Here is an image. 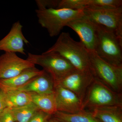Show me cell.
Here are the masks:
<instances>
[{
    "label": "cell",
    "instance_id": "1",
    "mask_svg": "<svg viewBox=\"0 0 122 122\" xmlns=\"http://www.w3.org/2000/svg\"><path fill=\"white\" fill-rule=\"evenodd\" d=\"M43 53L61 55L69 61L76 70L90 71L88 51L81 41L74 40L69 33H61L54 45Z\"/></svg>",
    "mask_w": 122,
    "mask_h": 122
},
{
    "label": "cell",
    "instance_id": "2",
    "mask_svg": "<svg viewBox=\"0 0 122 122\" xmlns=\"http://www.w3.org/2000/svg\"><path fill=\"white\" fill-rule=\"evenodd\" d=\"M35 12L38 23L51 37L59 35L70 21L84 15L83 10L66 9H37Z\"/></svg>",
    "mask_w": 122,
    "mask_h": 122
},
{
    "label": "cell",
    "instance_id": "3",
    "mask_svg": "<svg viewBox=\"0 0 122 122\" xmlns=\"http://www.w3.org/2000/svg\"><path fill=\"white\" fill-rule=\"evenodd\" d=\"M90 71L95 80L115 92L122 93V66L111 65L95 51H88Z\"/></svg>",
    "mask_w": 122,
    "mask_h": 122
},
{
    "label": "cell",
    "instance_id": "4",
    "mask_svg": "<svg viewBox=\"0 0 122 122\" xmlns=\"http://www.w3.org/2000/svg\"><path fill=\"white\" fill-rule=\"evenodd\" d=\"M95 24L97 41L95 51L100 58L108 63L122 66V41L111 30Z\"/></svg>",
    "mask_w": 122,
    "mask_h": 122
},
{
    "label": "cell",
    "instance_id": "5",
    "mask_svg": "<svg viewBox=\"0 0 122 122\" xmlns=\"http://www.w3.org/2000/svg\"><path fill=\"white\" fill-rule=\"evenodd\" d=\"M122 106V93L115 92L94 79L82 102L83 110L91 111L105 107Z\"/></svg>",
    "mask_w": 122,
    "mask_h": 122
},
{
    "label": "cell",
    "instance_id": "6",
    "mask_svg": "<svg viewBox=\"0 0 122 122\" xmlns=\"http://www.w3.org/2000/svg\"><path fill=\"white\" fill-rule=\"evenodd\" d=\"M26 59L35 65L41 66L52 77L55 85L76 70L69 61L56 54L37 55L29 53Z\"/></svg>",
    "mask_w": 122,
    "mask_h": 122
},
{
    "label": "cell",
    "instance_id": "7",
    "mask_svg": "<svg viewBox=\"0 0 122 122\" xmlns=\"http://www.w3.org/2000/svg\"><path fill=\"white\" fill-rule=\"evenodd\" d=\"M83 12L90 20L111 30L122 41V7L111 9L85 8Z\"/></svg>",
    "mask_w": 122,
    "mask_h": 122
},
{
    "label": "cell",
    "instance_id": "8",
    "mask_svg": "<svg viewBox=\"0 0 122 122\" xmlns=\"http://www.w3.org/2000/svg\"><path fill=\"white\" fill-rule=\"evenodd\" d=\"M66 26L75 31L88 51H95L97 41L96 25L85 15L70 21Z\"/></svg>",
    "mask_w": 122,
    "mask_h": 122
},
{
    "label": "cell",
    "instance_id": "9",
    "mask_svg": "<svg viewBox=\"0 0 122 122\" xmlns=\"http://www.w3.org/2000/svg\"><path fill=\"white\" fill-rule=\"evenodd\" d=\"M94 79L90 71H81L76 70L57 83L55 86H60L73 92L79 98L82 103L86 91Z\"/></svg>",
    "mask_w": 122,
    "mask_h": 122
},
{
    "label": "cell",
    "instance_id": "10",
    "mask_svg": "<svg viewBox=\"0 0 122 122\" xmlns=\"http://www.w3.org/2000/svg\"><path fill=\"white\" fill-rule=\"evenodd\" d=\"M35 65L14 53L5 52L0 56V79L12 78L27 68Z\"/></svg>",
    "mask_w": 122,
    "mask_h": 122
},
{
    "label": "cell",
    "instance_id": "11",
    "mask_svg": "<svg viewBox=\"0 0 122 122\" xmlns=\"http://www.w3.org/2000/svg\"><path fill=\"white\" fill-rule=\"evenodd\" d=\"M22 28L19 21L13 24L8 33L0 40V51L26 54L24 45L28 44L29 42L23 34Z\"/></svg>",
    "mask_w": 122,
    "mask_h": 122
},
{
    "label": "cell",
    "instance_id": "12",
    "mask_svg": "<svg viewBox=\"0 0 122 122\" xmlns=\"http://www.w3.org/2000/svg\"><path fill=\"white\" fill-rule=\"evenodd\" d=\"M54 94L57 111L66 113L74 114L83 111L81 101L71 91L56 85Z\"/></svg>",
    "mask_w": 122,
    "mask_h": 122
},
{
    "label": "cell",
    "instance_id": "13",
    "mask_svg": "<svg viewBox=\"0 0 122 122\" xmlns=\"http://www.w3.org/2000/svg\"><path fill=\"white\" fill-rule=\"evenodd\" d=\"M43 70L41 74L35 76L16 90L38 94L54 93L55 87L54 80L49 73Z\"/></svg>",
    "mask_w": 122,
    "mask_h": 122
},
{
    "label": "cell",
    "instance_id": "14",
    "mask_svg": "<svg viewBox=\"0 0 122 122\" xmlns=\"http://www.w3.org/2000/svg\"><path fill=\"white\" fill-rule=\"evenodd\" d=\"M43 71V70H39L35 66L27 68L12 78L0 79V88L5 91L17 89Z\"/></svg>",
    "mask_w": 122,
    "mask_h": 122
},
{
    "label": "cell",
    "instance_id": "15",
    "mask_svg": "<svg viewBox=\"0 0 122 122\" xmlns=\"http://www.w3.org/2000/svg\"><path fill=\"white\" fill-rule=\"evenodd\" d=\"M30 93L32 102L39 110L53 115L57 111L54 93L49 94H38Z\"/></svg>",
    "mask_w": 122,
    "mask_h": 122
},
{
    "label": "cell",
    "instance_id": "16",
    "mask_svg": "<svg viewBox=\"0 0 122 122\" xmlns=\"http://www.w3.org/2000/svg\"><path fill=\"white\" fill-rule=\"evenodd\" d=\"M90 112L100 122H122V106L101 107Z\"/></svg>",
    "mask_w": 122,
    "mask_h": 122
},
{
    "label": "cell",
    "instance_id": "17",
    "mask_svg": "<svg viewBox=\"0 0 122 122\" xmlns=\"http://www.w3.org/2000/svg\"><path fill=\"white\" fill-rule=\"evenodd\" d=\"M3 91L8 108L23 106L32 102L30 92L17 90Z\"/></svg>",
    "mask_w": 122,
    "mask_h": 122
},
{
    "label": "cell",
    "instance_id": "18",
    "mask_svg": "<svg viewBox=\"0 0 122 122\" xmlns=\"http://www.w3.org/2000/svg\"><path fill=\"white\" fill-rule=\"evenodd\" d=\"M53 116L62 122H100L91 112L85 110L74 114L57 111Z\"/></svg>",
    "mask_w": 122,
    "mask_h": 122
},
{
    "label": "cell",
    "instance_id": "19",
    "mask_svg": "<svg viewBox=\"0 0 122 122\" xmlns=\"http://www.w3.org/2000/svg\"><path fill=\"white\" fill-rule=\"evenodd\" d=\"M9 108L15 122H29L39 110L33 102L23 106Z\"/></svg>",
    "mask_w": 122,
    "mask_h": 122
},
{
    "label": "cell",
    "instance_id": "20",
    "mask_svg": "<svg viewBox=\"0 0 122 122\" xmlns=\"http://www.w3.org/2000/svg\"><path fill=\"white\" fill-rule=\"evenodd\" d=\"M122 7V0H87V5L85 8L111 9Z\"/></svg>",
    "mask_w": 122,
    "mask_h": 122
},
{
    "label": "cell",
    "instance_id": "21",
    "mask_svg": "<svg viewBox=\"0 0 122 122\" xmlns=\"http://www.w3.org/2000/svg\"><path fill=\"white\" fill-rule=\"evenodd\" d=\"M87 2V0H59L56 9L83 10L86 7Z\"/></svg>",
    "mask_w": 122,
    "mask_h": 122
},
{
    "label": "cell",
    "instance_id": "22",
    "mask_svg": "<svg viewBox=\"0 0 122 122\" xmlns=\"http://www.w3.org/2000/svg\"><path fill=\"white\" fill-rule=\"evenodd\" d=\"M59 0H36L38 9H56Z\"/></svg>",
    "mask_w": 122,
    "mask_h": 122
},
{
    "label": "cell",
    "instance_id": "23",
    "mask_svg": "<svg viewBox=\"0 0 122 122\" xmlns=\"http://www.w3.org/2000/svg\"><path fill=\"white\" fill-rule=\"evenodd\" d=\"M52 116V115L39 110L33 116L29 122H47Z\"/></svg>",
    "mask_w": 122,
    "mask_h": 122
},
{
    "label": "cell",
    "instance_id": "24",
    "mask_svg": "<svg viewBox=\"0 0 122 122\" xmlns=\"http://www.w3.org/2000/svg\"><path fill=\"white\" fill-rule=\"evenodd\" d=\"M0 122H15L9 108L5 109L0 114Z\"/></svg>",
    "mask_w": 122,
    "mask_h": 122
},
{
    "label": "cell",
    "instance_id": "25",
    "mask_svg": "<svg viewBox=\"0 0 122 122\" xmlns=\"http://www.w3.org/2000/svg\"><path fill=\"white\" fill-rule=\"evenodd\" d=\"M7 108L4 92L0 88V114Z\"/></svg>",
    "mask_w": 122,
    "mask_h": 122
},
{
    "label": "cell",
    "instance_id": "26",
    "mask_svg": "<svg viewBox=\"0 0 122 122\" xmlns=\"http://www.w3.org/2000/svg\"><path fill=\"white\" fill-rule=\"evenodd\" d=\"M47 122H62L58 118L52 116Z\"/></svg>",
    "mask_w": 122,
    "mask_h": 122
}]
</instances>
